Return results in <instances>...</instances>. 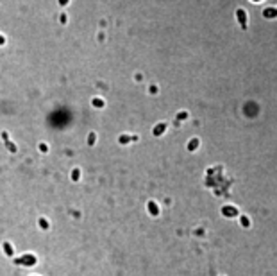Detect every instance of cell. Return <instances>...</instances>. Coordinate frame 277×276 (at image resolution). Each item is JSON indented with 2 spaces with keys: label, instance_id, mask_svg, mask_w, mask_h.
<instances>
[{
  "label": "cell",
  "instance_id": "1",
  "mask_svg": "<svg viewBox=\"0 0 277 276\" xmlns=\"http://www.w3.org/2000/svg\"><path fill=\"white\" fill-rule=\"evenodd\" d=\"M15 264H27V265H34L36 264V257L34 255H25V257L15 260Z\"/></svg>",
  "mask_w": 277,
  "mask_h": 276
},
{
  "label": "cell",
  "instance_id": "2",
  "mask_svg": "<svg viewBox=\"0 0 277 276\" xmlns=\"http://www.w3.org/2000/svg\"><path fill=\"white\" fill-rule=\"evenodd\" d=\"M236 18H238L241 29H247V13L243 9H238V11H236Z\"/></svg>",
  "mask_w": 277,
  "mask_h": 276
},
{
  "label": "cell",
  "instance_id": "3",
  "mask_svg": "<svg viewBox=\"0 0 277 276\" xmlns=\"http://www.w3.org/2000/svg\"><path fill=\"white\" fill-rule=\"evenodd\" d=\"M2 140H4V144H5V147L11 151V152H16V145L9 140V134H7V131H2Z\"/></svg>",
  "mask_w": 277,
  "mask_h": 276
},
{
  "label": "cell",
  "instance_id": "4",
  "mask_svg": "<svg viewBox=\"0 0 277 276\" xmlns=\"http://www.w3.org/2000/svg\"><path fill=\"white\" fill-rule=\"evenodd\" d=\"M118 142L122 145H125V144H129V142H138V136H127V134H122V136L118 138Z\"/></svg>",
  "mask_w": 277,
  "mask_h": 276
},
{
  "label": "cell",
  "instance_id": "5",
  "mask_svg": "<svg viewBox=\"0 0 277 276\" xmlns=\"http://www.w3.org/2000/svg\"><path fill=\"white\" fill-rule=\"evenodd\" d=\"M166 127H168V124H165V122H161V124H157L156 127H154V134H156V136H159V134H163L165 133V129H166Z\"/></svg>",
  "mask_w": 277,
  "mask_h": 276
},
{
  "label": "cell",
  "instance_id": "6",
  "mask_svg": "<svg viewBox=\"0 0 277 276\" xmlns=\"http://www.w3.org/2000/svg\"><path fill=\"white\" fill-rule=\"evenodd\" d=\"M148 212H150V215H154V217L159 215V208H157V204L154 203V201H148Z\"/></svg>",
  "mask_w": 277,
  "mask_h": 276
},
{
  "label": "cell",
  "instance_id": "7",
  "mask_svg": "<svg viewBox=\"0 0 277 276\" xmlns=\"http://www.w3.org/2000/svg\"><path fill=\"white\" fill-rule=\"evenodd\" d=\"M263 16L265 18H275L277 16V9L275 7H266L265 11H263Z\"/></svg>",
  "mask_w": 277,
  "mask_h": 276
},
{
  "label": "cell",
  "instance_id": "8",
  "mask_svg": "<svg viewBox=\"0 0 277 276\" xmlns=\"http://www.w3.org/2000/svg\"><path fill=\"white\" fill-rule=\"evenodd\" d=\"M222 213L224 215H238V210L232 208V206H224L222 208Z\"/></svg>",
  "mask_w": 277,
  "mask_h": 276
},
{
  "label": "cell",
  "instance_id": "9",
  "mask_svg": "<svg viewBox=\"0 0 277 276\" xmlns=\"http://www.w3.org/2000/svg\"><path fill=\"white\" fill-rule=\"evenodd\" d=\"M4 251H5V255H7V257L9 258H13V247H11V244H9V242H4Z\"/></svg>",
  "mask_w": 277,
  "mask_h": 276
},
{
  "label": "cell",
  "instance_id": "10",
  "mask_svg": "<svg viewBox=\"0 0 277 276\" xmlns=\"http://www.w3.org/2000/svg\"><path fill=\"white\" fill-rule=\"evenodd\" d=\"M199 147V138H193L190 140V144H188V151H195Z\"/></svg>",
  "mask_w": 277,
  "mask_h": 276
},
{
  "label": "cell",
  "instance_id": "11",
  "mask_svg": "<svg viewBox=\"0 0 277 276\" xmlns=\"http://www.w3.org/2000/svg\"><path fill=\"white\" fill-rule=\"evenodd\" d=\"M39 226L43 228V230H48L50 228V224H48V221H46L45 217H39Z\"/></svg>",
  "mask_w": 277,
  "mask_h": 276
},
{
  "label": "cell",
  "instance_id": "12",
  "mask_svg": "<svg viewBox=\"0 0 277 276\" xmlns=\"http://www.w3.org/2000/svg\"><path fill=\"white\" fill-rule=\"evenodd\" d=\"M91 104L95 106V108H102V106H104V100H102V99H98V97H95V99L91 100Z\"/></svg>",
  "mask_w": 277,
  "mask_h": 276
},
{
  "label": "cell",
  "instance_id": "13",
  "mask_svg": "<svg viewBox=\"0 0 277 276\" xmlns=\"http://www.w3.org/2000/svg\"><path fill=\"white\" fill-rule=\"evenodd\" d=\"M95 140H97V134L90 133V136H88V145H95Z\"/></svg>",
  "mask_w": 277,
  "mask_h": 276
},
{
  "label": "cell",
  "instance_id": "14",
  "mask_svg": "<svg viewBox=\"0 0 277 276\" xmlns=\"http://www.w3.org/2000/svg\"><path fill=\"white\" fill-rule=\"evenodd\" d=\"M79 176H80L79 169H73V170H72V179H73V181H77V179H79Z\"/></svg>",
  "mask_w": 277,
  "mask_h": 276
},
{
  "label": "cell",
  "instance_id": "15",
  "mask_svg": "<svg viewBox=\"0 0 277 276\" xmlns=\"http://www.w3.org/2000/svg\"><path fill=\"white\" fill-rule=\"evenodd\" d=\"M240 221H241V224L245 226V228H247V226H250V221H248V219L245 217V215H241V217H240Z\"/></svg>",
  "mask_w": 277,
  "mask_h": 276
},
{
  "label": "cell",
  "instance_id": "16",
  "mask_svg": "<svg viewBox=\"0 0 277 276\" xmlns=\"http://www.w3.org/2000/svg\"><path fill=\"white\" fill-rule=\"evenodd\" d=\"M182 118H188V111H179L177 120H182Z\"/></svg>",
  "mask_w": 277,
  "mask_h": 276
},
{
  "label": "cell",
  "instance_id": "17",
  "mask_svg": "<svg viewBox=\"0 0 277 276\" xmlns=\"http://www.w3.org/2000/svg\"><path fill=\"white\" fill-rule=\"evenodd\" d=\"M38 147H39V151H41V152H46V151H48V145H46V144H39Z\"/></svg>",
  "mask_w": 277,
  "mask_h": 276
},
{
  "label": "cell",
  "instance_id": "18",
  "mask_svg": "<svg viewBox=\"0 0 277 276\" xmlns=\"http://www.w3.org/2000/svg\"><path fill=\"white\" fill-rule=\"evenodd\" d=\"M59 20H61V23H63V25L66 23V15H64V13H63V15H61V18H59Z\"/></svg>",
  "mask_w": 277,
  "mask_h": 276
},
{
  "label": "cell",
  "instance_id": "19",
  "mask_svg": "<svg viewBox=\"0 0 277 276\" xmlns=\"http://www.w3.org/2000/svg\"><path fill=\"white\" fill-rule=\"evenodd\" d=\"M150 93H157V86H150Z\"/></svg>",
  "mask_w": 277,
  "mask_h": 276
},
{
  "label": "cell",
  "instance_id": "20",
  "mask_svg": "<svg viewBox=\"0 0 277 276\" xmlns=\"http://www.w3.org/2000/svg\"><path fill=\"white\" fill-rule=\"evenodd\" d=\"M68 2H70V0H59V4H61V5H66Z\"/></svg>",
  "mask_w": 277,
  "mask_h": 276
},
{
  "label": "cell",
  "instance_id": "21",
  "mask_svg": "<svg viewBox=\"0 0 277 276\" xmlns=\"http://www.w3.org/2000/svg\"><path fill=\"white\" fill-rule=\"evenodd\" d=\"M4 43H5V38H4L2 34H0V45H4Z\"/></svg>",
  "mask_w": 277,
  "mask_h": 276
},
{
  "label": "cell",
  "instance_id": "22",
  "mask_svg": "<svg viewBox=\"0 0 277 276\" xmlns=\"http://www.w3.org/2000/svg\"><path fill=\"white\" fill-rule=\"evenodd\" d=\"M252 2H261V0H252Z\"/></svg>",
  "mask_w": 277,
  "mask_h": 276
},
{
  "label": "cell",
  "instance_id": "23",
  "mask_svg": "<svg viewBox=\"0 0 277 276\" xmlns=\"http://www.w3.org/2000/svg\"><path fill=\"white\" fill-rule=\"evenodd\" d=\"M275 9H277V7H275Z\"/></svg>",
  "mask_w": 277,
  "mask_h": 276
}]
</instances>
